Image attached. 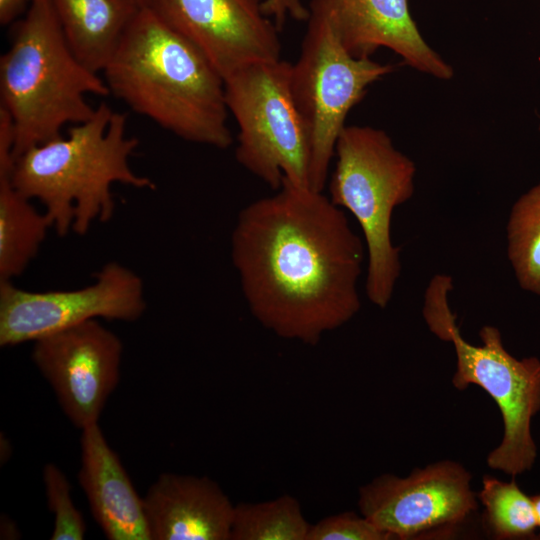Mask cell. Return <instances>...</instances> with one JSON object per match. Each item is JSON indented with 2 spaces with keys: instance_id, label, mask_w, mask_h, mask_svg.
Masks as SVG:
<instances>
[{
  "instance_id": "obj_11",
  "label": "cell",
  "mask_w": 540,
  "mask_h": 540,
  "mask_svg": "<svg viewBox=\"0 0 540 540\" xmlns=\"http://www.w3.org/2000/svg\"><path fill=\"white\" fill-rule=\"evenodd\" d=\"M32 361L79 429L99 423L120 377L123 345L98 319L33 342Z\"/></svg>"
},
{
  "instance_id": "obj_25",
  "label": "cell",
  "mask_w": 540,
  "mask_h": 540,
  "mask_svg": "<svg viewBox=\"0 0 540 540\" xmlns=\"http://www.w3.org/2000/svg\"><path fill=\"white\" fill-rule=\"evenodd\" d=\"M1 538L3 539H16L19 538V532L15 524L11 519L4 516L1 519Z\"/></svg>"
},
{
  "instance_id": "obj_9",
  "label": "cell",
  "mask_w": 540,
  "mask_h": 540,
  "mask_svg": "<svg viewBox=\"0 0 540 540\" xmlns=\"http://www.w3.org/2000/svg\"><path fill=\"white\" fill-rule=\"evenodd\" d=\"M145 309L142 279L117 262L105 264L92 284L75 290L32 292L0 281V346L34 342L98 318L132 322Z\"/></svg>"
},
{
  "instance_id": "obj_23",
  "label": "cell",
  "mask_w": 540,
  "mask_h": 540,
  "mask_svg": "<svg viewBox=\"0 0 540 540\" xmlns=\"http://www.w3.org/2000/svg\"><path fill=\"white\" fill-rule=\"evenodd\" d=\"M262 9L278 29L282 28L288 18L308 21L310 17V9L302 0H262Z\"/></svg>"
},
{
  "instance_id": "obj_15",
  "label": "cell",
  "mask_w": 540,
  "mask_h": 540,
  "mask_svg": "<svg viewBox=\"0 0 540 540\" xmlns=\"http://www.w3.org/2000/svg\"><path fill=\"white\" fill-rule=\"evenodd\" d=\"M81 431L78 479L96 523L109 540H150L143 497L99 423Z\"/></svg>"
},
{
  "instance_id": "obj_8",
  "label": "cell",
  "mask_w": 540,
  "mask_h": 540,
  "mask_svg": "<svg viewBox=\"0 0 540 540\" xmlns=\"http://www.w3.org/2000/svg\"><path fill=\"white\" fill-rule=\"evenodd\" d=\"M307 22L290 86L309 143V188L323 192L347 115L394 66L352 57L322 15L310 11Z\"/></svg>"
},
{
  "instance_id": "obj_1",
  "label": "cell",
  "mask_w": 540,
  "mask_h": 540,
  "mask_svg": "<svg viewBox=\"0 0 540 540\" xmlns=\"http://www.w3.org/2000/svg\"><path fill=\"white\" fill-rule=\"evenodd\" d=\"M365 257L364 240L340 207L285 180L240 211L231 236L253 317L281 338L312 346L359 312Z\"/></svg>"
},
{
  "instance_id": "obj_10",
  "label": "cell",
  "mask_w": 540,
  "mask_h": 540,
  "mask_svg": "<svg viewBox=\"0 0 540 540\" xmlns=\"http://www.w3.org/2000/svg\"><path fill=\"white\" fill-rule=\"evenodd\" d=\"M472 476L461 464L444 460L402 478L389 473L358 491L360 514L391 539H409L456 526L477 509Z\"/></svg>"
},
{
  "instance_id": "obj_17",
  "label": "cell",
  "mask_w": 540,
  "mask_h": 540,
  "mask_svg": "<svg viewBox=\"0 0 540 540\" xmlns=\"http://www.w3.org/2000/svg\"><path fill=\"white\" fill-rule=\"evenodd\" d=\"M52 224L0 174V281L21 275L36 257Z\"/></svg>"
},
{
  "instance_id": "obj_24",
  "label": "cell",
  "mask_w": 540,
  "mask_h": 540,
  "mask_svg": "<svg viewBox=\"0 0 540 540\" xmlns=\"http://www.w3.org/2000/svg\"><path fill=\"white\" fill-rule=\"evenodd\" d=\"M30 0H0V23L7 25L14 22L26 11Z\"/></svg>"
},
{
  "instance_id": "obj_19",
  "label": "cell",
  "mask_w": 540,
  "mask_h": 540,
  "mask_svg": "<svg viewBox=\"0 0 540 540\" xmlns=\"http://www.w3.org/2000/svg\"><path fill=\"white\" fill-rule=\"evenodd\" d=\"M507 241L508 258L519 285L540 295V182L513 205Z\"/></svg>"
},
{
  "instance_id": "obj_20",
  "label": "cell",
  "mask_w": 540,
  "mask_h": 540,
  "mask_svg": "<svg viewBox=\"0 0 540 540\" xmlns=\"http://www.w3.org/2000/svg\"><path fill=\"white\" fill-rule=\"evenodd\" d=\"M484 507L486 527L497 539H520L534 535L538 528L532 497L514 480L504 482L484 476L478 495Z\"/></svg>"
},
{
  "instance_id": "obj_22",
  "label": "cell",
  "mask_w": 540,
  "mask_h": 540,
  "mask_svg": "<svg viewBox=\"0 0 540 540\" xmlns=\"http://www.w3.org/2000/svg\"><path fill=\"white\" fill-rule=\"evenodd\" d=\"M388 534L363 515L346 511L322 518L310 526L306 540H387Z\"/></svg>"
},
{
  "instance_id": "obj_5",
  "label": "cell",
  "mask_w": 540,
  "mask_h": 540,
  "mask_svg": "<svg viewBox=\"0 0 540 540\" xmlns=\"http://www.w3.org/2000/svg\"><path fill=\"white\" fill-rule=\"evenodd\" d=\"M335 156L329 198L360 225L367 259L366 295L385 309L401 273L400 247L391 236L392 216L414 194L416 166L385 131L371 126L346 125Z\"/></svg>"
},
{
  "instance_id": "obj_14",
  "label": "cell",
  "mask_w": 540,
  "mask_h": 540,
  "mask_svg": "<svg viewBox=\"0 0 540 540\" xmlns=\"http://www.w3.org/2000/svg\"><path fill=\"white\" fill-rule=\"evenodd\" d=\"M143 503L150 540H230L235 504L207 476L164 472Z\"/></svg>"
},
{
  "instance_id": "obj_13",
  "label": "cell",
  "mask_w": 540,
  "mask_h": 540,
  "mask_svg": "<svg viewBox=\"0 0 540 540\" xmlns=\"http://www.w3.org/2000/svg\"><path fill=\"white\" fill-rule=\"evenodd\" d=\"M309 9L327 20L354 58H371L385 47L421 73L441 80L454 75L452 66L424 40L408 0H312Z\"/></svg>"
},
{
  "instance_id": "obj_28",
  "label": "cell",
  "mask_w": 540,
  "mask_h": 540,
  "mask_svg": "<svg viewBox=\"0 0 540 540\" xmlns=\"http://www.w3.org/2000/svg\"><path fill=\"white\" fill-rule=\"evenodd\" d=\"M539 130H540V125H539Z\"/></svg>"
},
{
  "instance_id": "obj_12",
  "label": "cell",
  "mask_w": 540,
  "mask_h": 540,
  "mask_svg": "<svg viewBox=\"0 0 540 540\" xmlns=\"http://www.w3.org/2000/svg\"><path fill=\"white\" fill-rule=\"evenodd\" d=\"M148 8L194 44L223 79L250 63L281 59L279 29L262 0H149Z\"/></svg>"
},
{
  "instance_id": "obj_7",
  "label": "cell",
  "mask_w": 540,
  "mask_h": 540,
  "mask_svg": "<svg viewBox=\"0 0 540 540\" xmlns=\"http://www.w3.org/2000/svg\"><path fill=\"white\" fill-rule=\"evenodd\" d=\"M291 63L245 65L224 79L238 128L236 160L273 190L283 181L309 188V143L290 86Z\"/></svg>"
},
{
  "instance_id": "obj_26",
  "label": "cell",
  "mask_w": 540,
  "mask_h": 540,
  "mask_svg": "<svg viewBox=\"0 0 540 540\" xmlns=\"http://www.w3.org/2000/svg\"><path fill=\"white\" fill-rule=\"evenodd\" d=\"M532 499L535 507L538 528L540 529V494L532 496Z\"/></svg>"
},
{
  "instance_id": "obj_21",
  "label": "cell",
  "mask_w": 540,
  "mask_h": 540,
  "mask_svg": "<svg viewBox=\"0 0 540 540\" xmlns=\"http://www.w3.org/2000/svg\"><path fill=\"white\" fill-rule=\"evenodd\" d=\"M43 483L47 504L54 515L52 540H83L86 523L72 500L71 485L63 471L54 463L43 468Z\"/></svg>"
},
{
  "instance_id": "obj_2",
  "label": "cell",
  "mask_w": 540,
  "mask_h": 540,
  "mask_svg": "<svg viewBox=\"0 0 540 540\" xmlns=\"http://www.w3.org/2000/svg\"><path fill=\"white\" fill-rule=\"evenodd\" d=\"M110 94L177 137L226 149L224 79L208 58L142 7L103 70Z\"/></svg>"
},
{
  "instance_id": "obj_18",
  "label": "cell",
  "mask_w": 540,
  "mask_h": 540,
  "mask_svg": "<svg viewBox=\"0 0 540 540\" xmlns=\"http://www.w3.org/2000/svg\"><path fill=\"white\" fill-rule=\"evenodd\" d=\"M310 526L297 498L283 494L235 504L230 540H306Z\"/></svg>"
},
{
  "instance_id": "obj_27",
  "label": "cell",
  "mask_w": 540,
  "mask_h": 540,
  "mask_svg": "<svg viewBox=\"0 0 540 540\" xmlns=\"http://www.w3.org/2000/svg\"><path fill=\"white\" fill-rule=\"evenodd\" d=\"M141 7H148L149 0H134Z\"/></svg>"
},
{
  "instance_id": "obj_6",
  "label": "cell",
  "mask_w": 540,
  "mask_h": 540,
  "mask_svg": "<svg viewBox=\"0 0 540 540\" xmlns=\"http://www.w3.org/2000/svg\"><path fill=\"white\" fill-rule=\"evenodd\" d=\"M447 292H435L423 304V317L430 331L452 343L456 354L453 386L464 390L474 384L497 404L503 419L501 443L487 456V465L516 476L530 470L537 450L531 436V419L540 410V361L517 359L505 349L498 328L483 326L481 345L466 341L457 326Z\"/></svg>"
},
{
  "instance_id": "obj_4",
  "label": "cell",
  "mask_w": 540,
  "mask_h": 540,
  "mask_svg": "<svg viewBox=\"0 0 540 540\" xmlns=\"http://www.w3.org/2000/svg\"><path fill=\"white\" fill-rule=\"evenodd\" d=\"M0 58V103L15 131L14 160L61 135L66 124L90 119L87 94H110L104 79L71 51L51 0H30Z\"/></svg>"
},
{
  "instance_id": "obj_16",
  "label": "cell",
  "mask_w": 540,
  "mask_h": 540,
  "mask_svg": "<svg viewBox=\"0 0 540 540\" xmlns=\"http://www.w3.org/2000/svg\"><path fill=\"white\" fill-rule=\"evenodd\" d=\"M71 51L89 70L103 72L142 8L134 0H51Z\"/></svg>"
},
{
  "instance_id": "obj_3",
  "label": "cell",
  "mask_w": 540,
  "mask_h": 540,
  "mask_svg": "<svg viewBox=\"0 0 540 540\" xmlns=\"http://www.w3.org/2000/svg\"><path fill=\"white\" fill-rule=\"evenodd\" d=\"M139 144L127 135V115L106 103L93 116L60 136L33 146L15 158L9 177L15 189L45 206L59 236L86 234L95 221L111 219L114 183L155 189L154 182L134 172L129 158Z\"/></svg>"
}]
</instances>
